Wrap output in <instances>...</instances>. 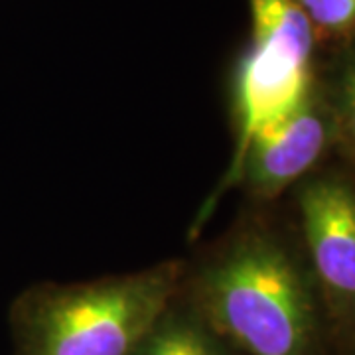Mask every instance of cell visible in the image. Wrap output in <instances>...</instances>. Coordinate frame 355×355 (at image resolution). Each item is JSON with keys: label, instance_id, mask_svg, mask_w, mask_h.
I'll use <instances>...</instances> for the list:
<instances>
[{"label": "cell", "instance_id": "cell-3", "mask_svg": "<svg viewBox=\"0 0 355 355\" xmlns=\"http://www.w3.org/2000/svg\"><path fill=\"white\" fill-rule=\"evenodd\" d=\"M251 32L235 67L237 162L254 130L286 113L316 83V34L298 0H249Z\"/></svg>", "mask_w": 355, "mask_h": 355}, {"label": "cell", "instance_id": "cell-4", "mask_svg": "<svg viewBox=\"0 0 355 355\" xmlns=\"http://www.w3.org/2000/svg\"><path fill=\"white\" fill-rule=\"evenodd\" d=\"M334 146V119L318 81L286 113L254 130L237 162L229 166L221 190L243 182L259 200H275L308 174Z\"/></svg>", "mask_w": 355, "mask_h": 355}, {"label": "cell", "instance_id": "cell-5", "mask_svg": "<svg viewBox=\"0 0 355 355\" xmlns=\"http://www.w3.org/2000/svg\"><path fill=\"white\" fill-rule=\"evenodd\" d=\"M306 245L336 316L355 314V186L340 176L310 180L298 193Z\"/></svg>", "mask_w": 355, "mask_h": 355}, {"label": "cell", "instance_id": "cell-8", "mask_svg": "<svg viewBox=\"0 0 355 355\" xmlns=\"http://www.w3.org/2000/svg\"><path fill=\"white\" fill-rule=\"evenodd\" d=\"M316 40L347 42L355 36V0H298Z\"/></svg>", "mask_w": 355, "mask_h": 355}, {"label": "cell", "instance_id": "cell-1", "mask_svg": "<svg viewBox=\"0 0 355 355\" xmlns=\"http://www.w3.org/2000/svg\"><path fill=\"white\" fill-rule=\"evenodd\" d=\"M198 300L207 326L247 355H312L316 306L288 247L247 231L202 270Z\"/></svg>", "mask_w": 355, "mask_h": 355}, {"label": "cell", "instance_id": "cell-6", "mask_svg": "<svg viewBox=\"0 0 355 355\" xmlns=\"http://www.w3.org/2000/svg\"><path fill=\"white\" fill-rule=\"evenodd\" d=\"M324 93L334 119V146L355 160V36L342 44Z\"/></svg>", "mask_w": 355, "mask_h": 355}, {"label": "cell", "instance_id": "cell-2", "mask_svg": "<svg viewBox=\"0 0 355 355\" xmlns=\"http://www.w3.org/2000/svg\"><path fill=\"white\" fill-rule=\"evenodd\" d=\"M180 263L69 286H44L16 310L20 355H135L162 318Z\"/></svg>", "mask_w": 355, "mask_h": 355}, {"label": "cell", "instance_id": "cell-7", "mask_svg": "<svg viewBox=\"0 0 355 355\" xmlns=\"http://www.w3.org/2000/svg\"><path fill=\"white\" fill-rule=\"evenodd\" d=\"M135 355H223V352L209 326L188 316H166L164 312Z\"/></svg>", "mask_w": 355, "mask_h": 355}]
</instances>
